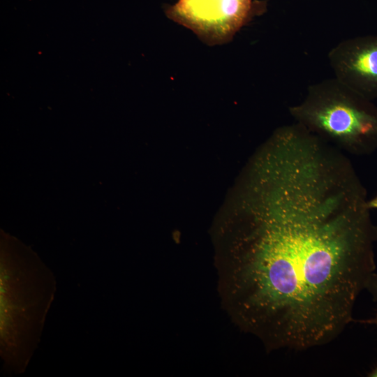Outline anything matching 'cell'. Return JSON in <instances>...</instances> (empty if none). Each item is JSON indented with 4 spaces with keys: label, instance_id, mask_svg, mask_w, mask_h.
<instances>
[{
    "label": "cell",
    "instance_id": "6da1fadb",
    "mask_svg": "<svg viewBox=\"0 0 377 377\" xmlns=\"http://www.w3.org/2000/svg\"><path fill=\"white\" fill-rule=\"evenodd\" d=\"M216 259L223 306L268 350L337 338L375 272L377 226L345 153L304 133L281 137L238 186Z\"/></svg>",
    "mask_w": 377,
    "mask_h": 377
},
{
    "label": "cell",
    "instance_id": "7a4b0ae2",
    "mask_svg": "<svg viewBox=\"0 0 377 377\" xmlns=\"http://www.w3.org/2000/svg\"><path fill=\"white\" fill-rule=\"evenodd\" d=\"M1 265L2 358L8 368L20 371L37 346L55 282L38 262L2 260Z\"/></svg>",
    "mask_w": 377,
    "mask_h": 377
},
{
    "label": "cell",
    "instance_id": "3957f363",
    "mask_svg": "<svg viewBox=\"0 0 377 377\" xmlns=\"http://www.w3.org/2000/svg\"><path fill=\"white\" fill-rule=\"evenodd\" d=\"M289 112L296 123L344 153L362 156L377 149V107L335 77L310 86Z\"/></svg>",
    "mask_w": 377,
    "mask_h": 377
},
{
    "label": "cell",
    "instance_id": "277c9868",
    "mask_svg": "<svg viewBox=\"0 0 377 377\" xmlns=\"http://www.w3.org/2000/svg\"><path fill=\"white\" fill-rule=\"evenodd\" d=\"M265 8L256 0H178L167 16L189 29L209 45L222 44Z\"/></svg>",
    "mask_w": 377,
    "mask_h": 377
},
{
    "label": "cell",
    "instance_id": "5b68a950",
    "mask_svg": "<svg viewBox=\"0 0 377 377\" xmlns=\"http://www.w3.org/2000/svg\"><path fill=\"white\" fill-rule=\"evenodd\" d=\"M328 59L336 79L370 101L377 98V36L341 41Z\"/></svg>",
    "mask_w": 377,
    "mask_h": 377
},
{
    "label": "cell",
    "instance_id": "8992f818",
    "mask_svg": "<svg viewBox=\"0 0 377 377\" xmlns=\"http://www.w3.org/2000/svg\"><path fill=\"white\" fill-rule=\"evenodd\" d=\"M365 289H367L373 297V300L377 302V273L373 272L369 277Z\"/></svg>",
    "mask_w": 377,
    "mask_h": 377
},
{
    "label": "cell",
    "instance_id": "52a82bcc",
    "mask_svg": "<svg viewBox=\"0 0 377 377\" xmlns=\"http://www.w3.org/2000/svg\"><path fill=\"white\" fill-rule=\"evenodd\" d=\"M355 322L374 324L377 325V313L376 316L373 318L368 319V320H355ZM368 376L370 377H377V366L374 369H372V371L369 374Z\"/></svg>",
    "mask_w": 377,
    "mask_h": 377
},
{
    "label": "cell",
    "instance_id": "ba28073f",
    "mask_svg": "<svg viewBox=\"0 0 377 377\" xmlns=\"http://www.w3.org/2000/svg\"><path fill=\"white\" fill-rule=\"evenodd\" d=\"M367 206L369 209H377V195L371 200H367Z\"/></svg>",
    "mask_w": 377,
    "mask_h": 377
}]
</instances>
